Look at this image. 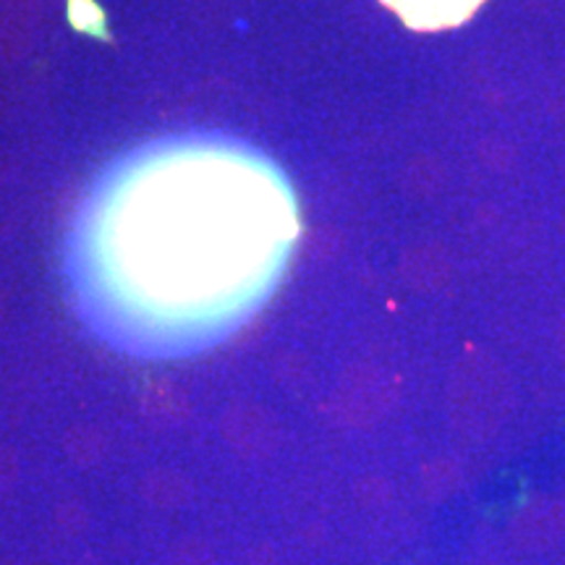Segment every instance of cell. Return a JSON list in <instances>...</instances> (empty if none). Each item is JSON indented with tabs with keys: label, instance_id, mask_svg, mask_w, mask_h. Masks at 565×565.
I'll return each mask as SVG.
<instances>
[{
	"label": "cell",
	"instance_id": "1",
	"mask_svg": "<svg viewBox=\"0 0 565 565\" xmlns=\"http://www.w3.org/2000/svg\"><path fill=\"white\" fill-rule=\"evenodd\" d=\"M299 231L291 183L249 145L152 141L105 171L76 212V301L126 351L207 349L270 301Z\"/></svg>",
	"mask_w": 565,
	"mask_h": 565
},
{
	"label": "cell",
	"instance_id": "3",
	"mask_svg": "<svg viewBox=\"0 0 565 565\" xmlns=\"http://www.w3.org/2000/svg\"><path fill=\"white\" fill-rule=\"evenodd\" d=\"M484 0H383L395 17L414 32H443L461 26Z\"/></svg>",
	"mask_w": 565,
	"mask_h": 565
},
{
	"label": "cell",
	"instance_id": "2",
	"mask_svg": "<svg viewBox=\"0 0 565 565\" xmlns=\"http://www.w3.org/2000/svg\"><path fill=\"white\" fill-rule=\"evenodd\" d=\"M511 540L524 553H545L565 540V503L555 498L536 500L513 519Z\"/></svg>",
	"mask_w": 565,
	"mask_h": 565
}]
</instances>
